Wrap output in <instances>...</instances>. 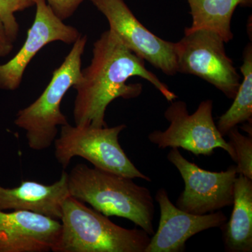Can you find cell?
<instances>
[{"instance_id": "1", "label": "cell", "mask_w": 252, "mask_h": 252, "mask_svg": "<svg viewBox=\"0 0 252 252\" xmlns=\"http://www.w3.org/2000/svg\"><path fill=\"white\" fill-rule=\"evenodd\" d=\"M132 77H139L152 84L168 102L177 98L145 66V61L136 56L110 29L94 41L91 64L81 69L80 81L73 86L77 91L73 117L75 125L103 127L105 112L114 99L137 98L143 86L127 84Z\"/></svg>"}, {"instance_id": "2", "label": "cell", "mask_w": 252, "mask_h": 252, "mask_svg": "<svg viewBox=\"0 0 252 252\" xmlns=\"http://www.w3.org/2000/svg\"><path fill=\"white\" fill-rule=\"evenodd\" d=\"M68 174L69 195L106 217L131 220L149 235L154 234V199L147 187L132 179L104 171L85 164L75 165Z\"/></svg>"}, {"instance_id": "3", "label": "cell", "mask_w": 252, "mask_h": 252, "mask_svg": "<svg viewBox=\"0 0 252 252\" xmlns=\"http://www.w3.org/2000/svg\"><path fill=\"white\" fill-rule=\"evenodd\" d=\"M61 230L51 252H145L150 235L143 229H127L108 217L69 195L64 200Z\"/></svg>"}, {"instance_id": "4", "label": "cell", "mask_w": 252, "mask_h": 252, "mask_svg": "<svg viewBox=\"0 0 252 252\" xmlns=\"http://www.w3.org/2000/svg\"><path fill=\"white\" fill-rule=\"evenodd\" d=\"M88 36H81L56 68L45 90L37 99L16 114L14 124L26 131L28 145L34 151L49 149L58 135V127L69 124L61 110L66 93L80 81L82 56Z\"/></svg>"}, {"instance_id": "5", "label": "cell", "mask_w": 252, "mask_h": 252, "mask_svg": "<svg viewBox=\"0 0 252 252\" xmlns=\"http://www.w3.org/2000/svg\"><path fill=\"white\" fill-rule=\"evenodd\" d=\"M126 127L125 124L111 127L62 126L59 138L54 141L55 157L64 169L73 158L79 157L99 170L152 182L132 163L119 143V135Z\"/></svg>"}, {"instance_id": "6", "label": "cell", "mask_w": 252, "mask_h": 252, "mask_svg": "<svg viewBox=\"0 0 252 252\" xmlns=\"http://www.w3.org/2000/svg\"><path fill=\"white\" fill-rule=\"evenodd\" d=\"M212 111V99L200 102L193 114L185 101H172L164 112L168 127L151 132L148 140L158 149L182 148L197 157L211 156L215 149H222L234 161V152L217 128Z\"/></svg>"}, {"instance_id": "7", "label": "cell", "mask_w": 252, "mask_h": 252, "mask_svg": "<svg viewBox=\"0 0 252 252\" xmlns=\"http://www.w3.org/2000/svg\"><path fill=\"white\" fill-rule=\"evenodd\" d=\"M224 44L220 34L210 30L185 31L183 38L175 42L177 72L197 76L233 99L241 76L226 54Z\"/></svg>"}, {"instance_id": "8", "label": "cell", "mask_w": 252, "mask_h": 252, "mask_svg": "<svg viewBox=\"0 0 252 252\" xmlns=\"http://www.w3.org/2000/svg\"><path fill=\"white\" fill-rule=\"evenodd\" d=\"M167 158L179 170L185 184V190L176 201L179 209L203 215L233 205L238 175L235 165L224 171H208L189 161L178 148H171Z\"/></svg>"}, {"instance_id": "9", "label": "cell", "mask_w": 252, "mask_h": 252, "mask_svg": "<svg viewBox=\"0 0 252 252\" xmlns=\"http://www.w3.org/2000/svg\"><path fill=\"white\" fill-rule=\"evenodd\" d=\"M108 21L109 29L136 56L167 76L177 72L175 42L164 40L144 27L124 0H91Z\"/></svg>"}, {"instance_id": "10", "label": "cell", "mask_w": 252, "mask_h": 252, "mask_svg": "<svg viewBox=\"0 0 252 252\" xmlns=\"http://www.w3.org/2000/svg\"><path fill=\"white\" fill-rule=\"evenodd\" d=\"M36 14L24 44L7 63L0 64V89L15 91L22 82L25 71L33 58L44 46L62 41L74 44L81 34L77 28L64 24L51 8L46 0H34Z\"/></svg>"}, {"instance_id": "11", "label": "cell", "mask_w": 252, "mask_h": 252, "mask_svg": "<svg viewBox=\"0 0 252 252\" xmlns=\"http://www.w3.org/2000/svg\"><path fill=\"white\" fill-rule=\"evenodd\" d=\"M155 200L160 207V220L145 252H183L193 235L210 228H220L228 220L223 212L198 215L183 211L172 203L166 189H159Z\"/></svg>"}, {"instance_id": "12", "label": "cell", "mask_w": 252, "mask_h": 252, "mask_svg": "<svg viewBox=\"0 0 252 252\" xmlns=\"http://www.w3.org/2000/svg\"><path fill=\"white\" fill-rule=\"evenodd\" d=\"M61 230L59 220L31 211L0 210V252H48Z\"/></svg>"}, {"instance_id": "13", "label": "cell", "mask_w": 252, "mask_h": 252, "mask_svg": "<svg viewBox=\"0 0 252 252\" xmlns=\"http://www.w3.org/2000/svg\"><path fill=\"white\" fill-rule=\"evenodd\" d=\"M69 195L68 174L63 171L52 185L23 181L13 188L0 186V210L31 211L60 220L63 203Z\"/></svg>"}, {"instance_id": "14", "label": "cell", "mask_w": 252, "mask_h": 252, "mask_svg": "<svg viewBox=\"0 0 252 252\" xmlns=\"http://www.w3.org/2000/svg\"><path fill=\"white\" fill-rule=\"evenodd\" d=\"M233 210L220 227L225 251L252 252V180L238 175L234 185Z\"/></svg>"}, {"instance_id": "15", "label": "cell", "mask_w": 252, "mask_h": 252, "mask_svg": "<svg viewBox=\"0 0 252 252\" xmlns=\"http://www.w3.org/2000/svg\"><path fill=\"white\" fill-rule=\"evenodd\" d=\"M192 23L186 31L210 30L220 34L225 43L233 40L231 21L238 6L252 7V0H187Z\"/></svg>"}, {"instance_id": "16", "label": "cell", "mask_w": 252, "mask_h": 252, "mask_svg": "<svg viewBox=\"0 0 252 252\" xmlns=\"http://www.w3.org/2000/svg\"><path fill=\"white\" fill-rule=\"evenodd\" d=\"M240 71L243 79L229 109L219 119L217 127L225 137L233 127L245 123L252 124V44L245 46Z\"/></svg>"}, {"instance_id": "17", "label": "cell", "mask_w": 252, "mask_h": 252, "mask_svg": "<svg viewBox=\"0 0 252 252\" xmlns=\"http://www.w3.org/2000/svg\"><path fill=\"white\" fill-rule=\"evenodd\" d=\"M228 144L235 154L234 162L238 175L252 180V136L244 135L238 126L228 132Z\"/></svg>"}, {"instance_id": "18", "label": "cell", "mask_w": 252, "mask_h": 252, "mask_svg": "<svg viewBox=\"0 0 252 252\" xmlns=\"http://www.w3.org/2000/svg\"><path fill=\"white\" fill-rule=\"evenodd\" d=\"M34 6V0H0V21L3 23L6 36L14 43L20 32L15 13Z\"/></svg>"}, {"instance_id": "19", "label": "cell", "mask_w": 252, "mask_h": 252, "mask_svg": "<svg viewBox=\"0 0 252 252\" xmlns=\"http://www.w3.org/2000/svg\"><path fill=\"white\" fill-rule=\"evenodd\" d=\"M84 1L85 0H46L54 14L62 21L70 18Z\"/></svg>"}, {"instance_id": "20", "label": "cell", "mask_w": 252, "mask_h": 252, "mask_svg": "<svg viewBox=\"0 0 252 252\" xmlns=\"http://www.w3.org/2000/svg\"><path fill=\"white\" fill-rule=\"evenodd\" d=\"M14 43L6 36L3 23L0 21V58H5L14 49Z\"/></svg>"}]
</instances>
